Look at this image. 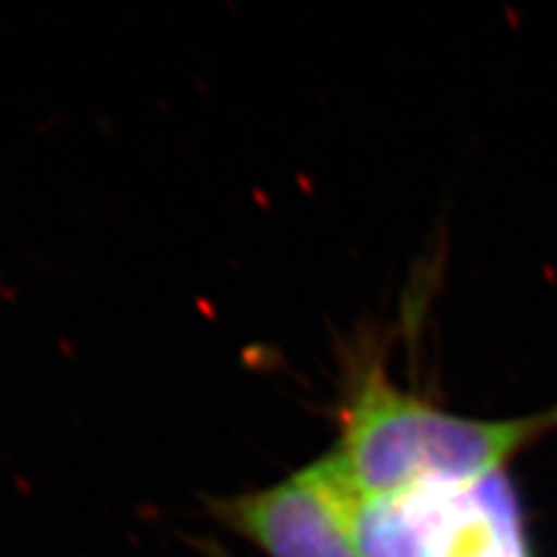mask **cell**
I'll return each instance as SVG.
<instances>
[{"label": "cell", "mask_w": 557, "mask_h": 557, "mask_svg": "<svg viewBox=\"0 0 557 557\" xmlns=\"http://www.w3.org/2000/svg\"><path fill=\"white\" fill-rule=\"evenodd\" d=\"M557 432V407L522 418H467L399 388L381 364H368L342 407L335 453L360 497L423 483H474Z\"/></svg>", "instance_id": "cell-1"}, {"label": "cell", "mask_w": 557, "mask_h": 557, "mask_svg": "<svg viewBox=\"0 0 557 557\" xmlns=\"http://www.w3.org/2000/svg\"><path fill=\"white\" fill-rule=\"evenodd\" d=\"M354 544L360 557H528L504 474L360 497Z\"/></svg>", "instance_id": "cell-2"}, {"label": "cell", "mask_w": 557, "mask_h": 557, "mask_svg": "<svg viewBox=\"0 0 557 557\" xmlns=\"http://www.w3.org/2000/svg\"><path fill=\"white\" fill-rule=\"evenodd\" d=\"M358 499L333 448L284 481L209 499L207 507L265 557H360L354 544Z\"/></svg>", "instance_id": "cell-3"}]
</instances>
